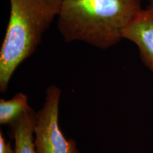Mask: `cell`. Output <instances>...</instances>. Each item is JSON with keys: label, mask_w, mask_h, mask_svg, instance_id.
<instances>
[{"label": "cell", "mask_w": 153, "mask_h": 153, "mask_svg": "<svg viewBox=\"0 0 153 153\" xmlns=\"http://www.w3.org/2000/svg\"><path fill=\"white\" fill-rule=\"evenodd\" d=\"M61 90L51 85L45 90L43 107L36 113L34 128L36 153H81L76 143L68 140L59 125Z\"/></svg>", "instance_id": "3"}, {"label": "cell", "mask_w": 153, "mask_h": 153, "mask_svg": "<svg viewBox=\"0 0 153 153\" xmlns=\"http://www.w3.org/2000/svg\"><path fill=\"white\" fill-rule=\"evenodd\" d=\"M30 108L27 95L18 93L11 99L0 100V123L12 125L22 115Z\"/></svg>", "instance_id": "6"}, {"label": "cell", "mask_w": 153, "mask_h": 153, "mask_svg": "<svg viewBox=\"0 0 153 153\" xmlns=\"http://www.w3.org/2000/svg\"><path fill=\"white\" fill-rule=\"evenodd\" d=\"M123 38L135 44L143 64L153 74V19L142 12L124 29Z\"/></svg>", "instance_id": "4"}, {"label": "cell", "mask_w": 153, "mask_h": 153, "mask_svg": "<svg viewBox=\"0 0 153 153\" xmlns=\"http://www.w3.org/2000/svg\"><path fill=\"white\" fill-rule=\"evenodd\" d=\"M143 14L153 19V0H148V5L143 9Z\"/></svg>", "instance_id": "8"}, {"label": "cell", "mask_w": 153, "mask_h": 153, "mask_svg": "<svg viewBox=\"0 0 153 153\" xmlns=\"http://www.w3.org/2000/svg\"><path fill=\"white\" fill-rule=\"evenodd\" d=\"M36 113L30 108L14 123V153H36L34 145V128Z\"/></svg>", "instance_id": "5"}, {"label": "cell", "mask_w": 153, "mask_h": 153, "mask_svg": "<svg viewBox=\"0 0 153 153\" xmlns=\"http://www.w3.org/2000/svg\"><path fill=\"white\" fill-rule=\"evenodd\" d=\"M64 0H9L10 14L0 49V91L4 93L17 68L30 57Z\"/></svg>", "instance_id": "2"}, {"label": "cell", "mask_w": 153, "mask_h": 153, "mask_svg": "<svg viewBox=\"0 0 153 153\" xmlns=\"http://www.w3.org/2000/svg\"><path fill=\"white\" fill-rule=\"evenodd\" d=\"M0 153H14L10 143H7L3 136L2 132L0 131Z\"/></svg>", "instance_id": "7"}, {"label": "cell", "mask_w": 153, "mask_h": 153, "mask_svg": "<svg viewBox=\"0 0 153 153\" xmlns=\"http://www.w3.org/2000/svg\"><path fill=\"white\" fill-rule=\"evenodd\" d=\"M143 11L141 0H64L57 28L68 43L106 49L123 38L124 29Z\"/></svg>", "instance_id": "1"}]
</instances>
